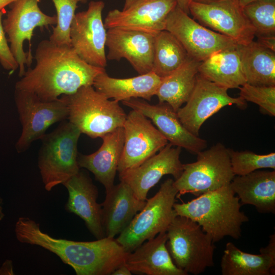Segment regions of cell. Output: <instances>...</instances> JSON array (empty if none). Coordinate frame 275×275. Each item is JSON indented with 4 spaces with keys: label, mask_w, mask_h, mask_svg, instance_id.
<instances>
[{
    "label": "cell",
    "mask_w": 275,
    "mask_h": 275,
    "mask_svg": "<svg viewBox=\"0 0 275 275\" xmlns=\"http://www.w3.org/2000/svg\"><path fill=\"white\" fill-rule=\"evenodd\" d=\"M35 66L28 67L15 85V89L35 94L40 100L51 101L62 95L75 93L83 86H93L104 68L83 61L71 46L59 45L43 40L36 49Z\"/></svg>",
    "instance_id": "obj_1"
},
{
    "label": "cell",
    "mask_w": 275,
    "mask_h": 275,
    "mask_svg": "<svg viewBox=\"0 0 275 275\" xmlns=\"http://www.w3.org/2000/svg\"><path fill=\"white\" fill-rule=\"evenodd\" d=\"M16 237L22 243L39 246L56 254L77 275H109L124 264L128 254L115 238L92 241L54 238L42 231L40 224L20 217L15 226Z\"/></svg>",
    "instance_id": "obj_2"
},
{
    "label": "cell",
    "mask_w": 275,
    "mask_h": 275,
    "mask_svg": "<svg viewBox=\"0 0 275 275\" xmlns=\"http://www.w3.org/2000/svg\"><path fill=\"white\" fill-rule=\"evenodd\" d=\"M241 205L229 184L188 202L175 203L173 207L177 215L197 223L215 242L226 236H241V226L249 221L240 210Z\"/></svg>",
    "instance_id": "obj_3"
},
{
    "label": "cell",
    "mask_w": 275,
    "mask_h": 275,
    "mask_svg": "<svg viewBox=\"0 0 275 275\" xmlns=\"http://www.w3.org/2000/svg\"><path fill=\"white\" fill-rule=\"evenodd\" d=\"M68 108V121L90 138H102L123 126L127 115L119 102L109 100L93 86L62 95Z\"/></svg>",
    "instance_id": "obj_4"
},
{
    "label": "cell",
    "mask_w": 275,
    "mask_h": 275,
    "mask_svg": "<svg viewBox=\"0 0 275 275\" xmlns=\"http://www.w3.org/2000/svg\"><path fill=\"white\" fill-rule=\"evenodd\" d=\"M81 134L68 121L41 139L38 166L46 190L63 184L79 171L77 143Z\"/></svg>",
    "instance_id": "obj_5"
},
{
    "label": "cell",
    "mask_w": 275,
    "mask_h": 275,
    "mask_svg": "<svg viewBox=\"0 0 275 275\" xmlns=\"http://www.w3.org/2000/svg\"><path fill=\"white\" fill-rule=\"evenodd\" d=\"M166 232L170 256L175 265L187 274H199L214 265V242L197 223L177 215Z\"/></svg>",
    "instance_id": "obj_6"
},
{
    "label": "cell",
    "mask_w": 275,
    "mask_h": 275,
    "mask_svg": "<svg viewBox=\"0 0 275 275\" xmlns=\"http://www.w3.org/2000/svg\"><path fill=\"white\" fill-rule=\"evenodd\" d=\"M174 181L169 178L162 183L156 194L147 199L143 209L116 239L127 253L132 252L159 233L166 232L177 216L173 206L178 191Z\"/></svg>",
    "instance_id": "obj_7"
},
{
    "label": "cell",
    "mask_w": 275,
    "mask_h": 275,
    "mask_svg": "<svg viewBox=\"0 0 275 275\" xmlns=\"http://www.w3.org/2000/svg\"><path fill=\"white\" fill-rule=\"evenodd\" d=\"M195 162L183 164L181 175L174 180L177 197L185 194L199 197L229 185L235 176L228 149L218 143L197 154Z\"/></svg>",
    "instance_id": "obj_8"
},
{
    "label": "cell",
    "mask_w": 275,
    "mask_h": 275,
    "mask_svg": "<svg viewBox=\"0 0 275 275\" xmlns=\"http://www.w3.org/2000/svg\"><path fill=\"white\" fill-rule=\"evenodd\" d=\"M14 101L22 127L15 144L18 153L25 151L34 141L41 140L53 124L68 119V108L63 96L45 101L32 93L15 89Z\"/></svg>",
    "instance_id": "obj_9"
},
{
    "label": "cell",
    "mask_w": 275,
    "mask_h": 275,
    "mask_svg": "<svg viewBox=\"0 0 275 275\" xmlns=\"http://www.w3.org/2000/svg\"><path fill=\"white\" fill-rule=\"evenodd\" d=\"M41 0H15L10 4V10L3 20V25L11 50L18 64V75L25 73V65L30 67L33 57L25 52L23 43L28 40L30 46L33 31L37 27H47L56 24V15L50 16L43 13L38 4Z\"/></svg>",
    "instance_id": "obj_10"
},
{
    "label": "cell",
    "mask_w": 275,
    "mask_h": 275,
    "mask_svg": "<svg viewBox=\"0 0 275 275\" xmlns=\"http://www.w3.org/2000/svg\"><path fill=\"white\" fill-rule=\"evenodd\" d=\"M189 14L204 26L233 40L238 45H246L255 36V30L244 14L239 0L192 1Z\"/></svg>",
    "instance_id": "obj_11"
},
{
    "label": "cell",
    "mask_w": 275,
    "mask_h": 275,
    "mask_svg": "<svg viewBox=\"0 0 275 275\" xmlns=\"http://www.w3.org/2000/svg\"><path fill=\"white\" fill-rule=\"evenodd\" d=\"M165 30L179 41L190 58L199 62L238 45L227 36L197 22L177 6L168 15Z\"/></svg>",
    "instance_id": "obj_12"
},
{
    "label": "cell",
    "mask_w": 275,
    "mask_h": 275,
    "mask_svg": "<svg viewBox=\"0 0 275 275\" xmlns=\"http://www.w3.org/2000/svg\"><path fill=\"white\" fill-rule=\"evenodd\" d=\"M104 3L91 1L88 9L76 13L70 28L71 46L87 63L104 68L106 31L102 17Z\"/></svg>",
    "instance_id": "obj_13"
},
{
    "label": "cell",
    "mask_w": 275,
    "mask_h": 275,
    "mask_svg": "<svg viewBox=\"0 0 275 275\" xmlns=\"http://www.w3.org/2000/svg\"><path fill=\"white\" fill-rule=\"evenodd\" d=\"M228 89L197 75L194 88L185 105L176 112L183 126L197 136L207 119L227 105H236L240 109L247 106L240 96L232 97Z\"/></svg>",
    "instance_id": "obj_14"
},
{
    "label": "cell",
    "mask_w": 275,
    "mask_h": 275,
    "mask_svg": "<svg viewBox=\"0 0 275 275\" xmlns=\"http://www.w3.org/2000/svg\"><path fill=\"white\" fill-rule=\"evenodd\" d=\"M123 128L124 143L119 173L138 167L168 143L152 122L137 111L132 109L127 115Z\"/></svg>",
    "instance_id": "obj_15"
},
{
    "label": "cell",
    "mask_w": 275,
    "mask_h": 275,
    "mask_svg": "<svg viewBox=\"0 0 275 275\" xmlns=\"http://www.w3.org/2000/svg\"><path fill=\"white\" fill-rule=\"evenodd\" d=\"M168 143L163 148L136 167L119 173L120 181L127 184L135 196L146 201L149 190L166 175L177 179L183 172L180 160L181 148Z\"/></svg>",
    "instance_id": "obj_16"
},
{
    "label": "cell",
    "mask_w": 275,
    "mask_h": 275,
    "mask_svg": "<svg viewBox=\"0 0 275 275\" xmlns=\"http://www.w3.org/2000/svg\"><path fill=\"white\" fill-rule=\"evenodd\" d=\"M122 102L124 105L150 119L173 146L184 148L196 155L206 148L207 141L188 131L180 121L177 113L167 103L150 104L138 98H131Z\"/></svg>",
    "instance_id": "obj_17"
},
{
    "label": "cell",
    "mask_w": 275,
    "mask_h": 275,
    "mask_svg": "<svg viewBox=\"0 0 275 275\" xmlns=\"http://www.w3.org/2000/svg\"><path fill=\"white\" fill-rule=\"evenodd\" d=\"M177 6L176 0H140L125 10L109 11L103 22L113 28L155 34L165 30L167 18Z\"/></svg>",
    "instance_id": "obj_18"
},
{
    "label": "cell",
    "mask_w": 275,
    "mask_h": 275,
    "mask_svg": "<svg viewBox=\"0 0 275 275\" xmlns=\"http://www.w3.org/2000/svg\"><path fill=\"white\" fill-rule=\"evenodd\" d=\"M155 34L142 31L113 28L106 31V59H126L140 74L152 70Z\"/></svg>",
    "instance_id": "obj_19"
},
{
    "label": "cell",
    "mask_w": 275,
    "mask_h": 275,
    "mask_svg": "<svg viewBox=\"0 0 275 275\" xmlns=\"http://www.w3.org/2000/svg\"><path fill=\"white\" fill-rule=\"evenodd\" d=\"M63 185L68 192L66 210L81 218L96 239L105 237L102 221V206L97 202L98 190L90 176L79 170Z\"/></svg>",
    "instance_id": "obj_20"
},
{
    "label": "cell",
    "mask_w": 275,
    "mask_h": 275,
    "mask_svg": "<svg viewBox=\"0 0 275 275\" xmlns=\"http://www.w3.org/2000/svg\"><path fill=\"white\" fill-rule=\"evenodd\" d=\"M102 206V221L105 237L115 238L129 225L144 207L131 188L120 181L108 191Z\"/></svg>",
    "instance_id": "obj_21"
},
{
    "label": "cell",
    "mask_w": 275,
    "mask_h": 275,
    "mask_svg": "<svg viewBox=\"0 0 275 275\" xmlns=\"http://www.w3.org/2000/svg\"><path fill=\"white\" fill-rule=\"evenodd\" d=\"M100 147L95 152L78 155L80 168L92 172L95 180L102 184L105 192L114 185V180L124 143V131L123 127L109 132L101 138Z\"/></svg>",
    "instance_id": "obj_22"
},
{
    "label": "cell",
    "mask_w": 275,
    "mask_h": 275,
    "mask_svg": "<svg viewBox=\"0 0 275 275\" xmlns=\"http://www.w3.org/2000/svg\"><path fill=\"white\" fill-rule=\"evenodd\" d=\"M166 232H161L128 253L124 264L131 272L147 275H187L174 263L166 246Z\"/></svg>",
    "instance_id": "obj_23"
},
{
    "label": "cell",
    "mask_w": 275,
    "mask_h": 275,
    "mask_svg": "<svg viewBox=\"0 0 275 275\" xmlns=\"http://www.w3.org/2000/svg\"><path fill=\"white\" fill-rule=\"evenodd\" d=\"M241 205L255 206L260 213L275 212V171L258 170L235 176L230 183Z\"/></svg>",
    "instance_id": "obj_24"
},
{
    "label": "cell",
    "mask_w": 275,
    "mask_h": 275,
    "mask_svg": "<svg viewBox=\"0 0 275 275\" xmlns=\"http://www.w3.org/2000/svg\"><path fill=\"white\" fill-rule=\"evenodd\" d=\"M161 79L153 71L127 78L112 77L104 71L95 77L93 86L108 99L118 102L138 98L150 101Z\"/></svg>",
    "instance_id": "obj_25"
},
{
    "label": "cell",
    "mask_w": 275,
    "mask_h": 275,
    "mask_svg": "<svg viewBox=\"0 0 275 275\" xmlns=\"http://www.w3.org/2000/svg\"><path fill=\"white\" fill-rule=\"evenodd\" d=\"M246 83L275 86V51L258 42L237 45Z\"/></svg>",
    "instance_id": "obj_26"
},
{
    "label": "cell",
    "mask_w": 275,
    "mask_h": 275,
    "mask_svg": "<svg viewBox=\"0 0 275 275\" xmlns=\"http://www.w3.org/2000/svg\"><path fill=\"white\" fill-rule=\"evenodd\" d=\"M237 46L216 52L201 62L198 73L228 89L239 88L246 81Z\"/></svg>",
    "instance_id": "obj_27"
},
{
    "label": "cell",
    "mask_w": 275,
    "mask_h": 275,
    "mask_svg": "<svg viewBox=\"0 0 275 275\" xmlns=\"http://www.w3.org/2000/svg\"><path fill=\"white\" fill-rule=\"evenodd\" d=\"M200 63L189 57L176 70L162 77L155 95L159 102L167 103L177 112L187 102L194 88Z\"/></svg>",
    "instance_id": "obj_28"
},
{
    "label": "cell",
    "mask_w": 275,
    "mask_h": 275,
    "mask_svg": "<svg viewBox=\"0 0 275 275\" xmlns=\"http://www.w3.org/2000/svg\"><path fill=\"white\" fill-rule=\"evenodd\" d=\"M258 255L242 251L233 243L226 245L221 261L223 275H270L275 273V258L260 251Z\"/></svg>",
    "instance_id": "obj_29"
},
{
    "label": "cell",
    "mask_w": 275,
    "mask_h": 275,
    "mask_svg": "<svg viewBox=\"0 0 275 275\" xmlns=\"http://www.w3.org/2000/svg\"><path fill=\"white\" fill-rule=\"evenodd\" d=\"M189 57L183 46L172 33L164 30L155 34L152 71L158 76H168Z\"/></svg>",
    "instance_id": "obj_30"
},
{
    "label": "cell",
    "mask_w": 275,
    "mask_h": 275,
    "mask_svg": "<svg viewBox=\"0 0 275 275\" xmlns=\"http://www.w3.org/2000/svg\"><path fill=\"white\" fill-rule=\"evenodd\" d=\"M258 40L275 38V0H260L242 7Z\"/></svg>",
    "instance_id": "obj_31"
},
{
    "label": "cell",
    "mask_w": 275,
    "mask_h": 275,
    "mask_svg": "<svg viewBox=\"0 0 275 275\" xmlns=\"http://www.w3.org/2000/svg\"><path fill=\"white\" fill-rule=\"evenodd\" d=\"M232 171L235 176L246 175L262 169H275V153L258 154L245 150L228 149Z\"/></svg>",
    "instance_id": "obj_32"
},
{
    "label": "cell",
    "mask_w": 275,
    "mask_h": 275,
    "mask_svg": "<svg viewBox=\"0 0 275 275\" xmlns=\"http://www.w3.org/2000/svg\"><path fill=\"white\" fill-rule=\"evenodd\" d=\"M56 11L57 22L53 28L49 40L59 45L71 46L70 28L75 14L78 3H86L88 0H52Z\"/></svg>",
    "instance_id": "obj_33"
},
{
    "label": "cell",
    "mask_w": 275,
    "mask_h": 275,
    "mask_svg": "<svg viewBox=\"0 0 275 275\" xmlns=\"http://www.w3.org/2000/svg\"><path fill=\"white\" fill-rule=\"evenodd\" d=\"M239 96L257 104L262 113L275 116V86H255L245 83L238 88Z\"/></svg>",
    "instance_id": "obj_34"
},
{
    "label": "cell",
    "mask_w": 275,
    "mask_h": 275,
    "mask_svg": "<svg viewBox=\"0 0 275 275\" xmlns=\"http://www.w3.org/2000/svg\"><path fill=\"white\" fill-rule=\"evenodd\" d=\"M3 11L0 10V64L4 69L14 72L18 69V64L11 50L6 36L3 25Z\"/></svg>",
    "instance_id": "obj_35"
},
{
    "label": "cell",
    "mask_w": 275,
    "mask_h": 275,
    "mask_svg": "<svg viewBox=\"0 0 275 275\" xmlns=\"http://www.w3.org/2000/svg\"><path fill=\"white\" fill-rule=\"evenodd\" d=\"M131 271L125 265L123 264L116 268L112 273L113 275H131Z\"/></svg>",
    "instance_id": "obj_36"
},
{
    "label": "cell",
    "mask_w": 275,
    "mask_h": 275,
    "mask_svg": "<svg viewBox=\"0 0 275 275\" xmlns=\"http://www.w3.org/2000/svg\"><path fill=\"white\" fill-rule=\"evenodd\" d=\"M194 0H176L177 6L186 13L189 14V6Z\"/></svg>",
    "instance_id": "obj_37"
},
{
    "label": "cell",
    "mask_w": 275,
    "mask_h": 275,
    "mask_svg": "<svg viewBox=\"0 0 275 275\" xmlns=\"http://www.w3.org/2000/svg\"><path fill=\"white\" fill-rule=\"evenodd\" d=\"M15 0H0V10H3L4 8L9 6Z\"/></svg>",
    "instance_id": "obj_38"
},
{
    "label": "cell",
    "mask_w": 275,
    "mask_h": 275,
    "mask_svg": "<svg viewBox=\"0 0 275 275\" xmlns=\"http://www.w3.org/2000/svg\"><path fill=\"white\" fill-rule=\"evenodd\" d=\"M139 1H140V0H125V3L124 5L123 10H125L128 8L132 4H133L134 3H136V2Z\"/></svg>",
    "instance_id": "obj_39"
},
{
    "label": "cell",
    "mask_w": 275,
    "mask_h": 275,
    "mask_svg": "<svg viewBox=\"0 0 275 275\" xmlns=\"http://www.w3.org/2000/svg\"><path fill=\"white\" fill-rule=\"evenodd\" d=\"M258 1H260V0H239V3L242 7H243L245 6L250 3H252L253 2Z\"/></svg>",
    "instance_id": "obj_40"
},
{
    "label": "cell",
    "mask_w": 275,
    "mask_h": 275,
    "mask_svg": "<svg viewBox=\"0 0 275 275\" xmlns=\"http://www.w3.org/2000/svg\"><path fill=\"white\" fill-rule=\"evenodd\" d=\"M3 203V200L0 197V221L3 219L4 218L5 214L3 212V208L2 206V204Z\"/></svg>",
    "instance_id": "obj_41"
},
{
    "label": "cell",
    "mask_w": 275,
    "mask_h": 275,
    "mask_svg": "<svg viewBox=\"0 0 275 275\" xmlns=\"http://www.w3.org/2000/svg\"><path fill=\"white\" fill-rule=\"evenodd\" d=\"M194 1L199 2H208L210 1H213L215 0H194Z\"/></svg>",
    "instance_id": "obj_42"
},
{
    "label": "cell",
    "mask_w": 275,
    "mask_h": 275,
    "mask_svg": "<svg viewBox=\"0 0 275 275\" xmlns=\"http://www.w3.org/2000/svg\"><path fill=\"white\" fill-rule=\"evenodd\" d=\"M98 1V0H97Z\"/></svg>",
    "instance_id": "obj_43"
}]
</instances>
